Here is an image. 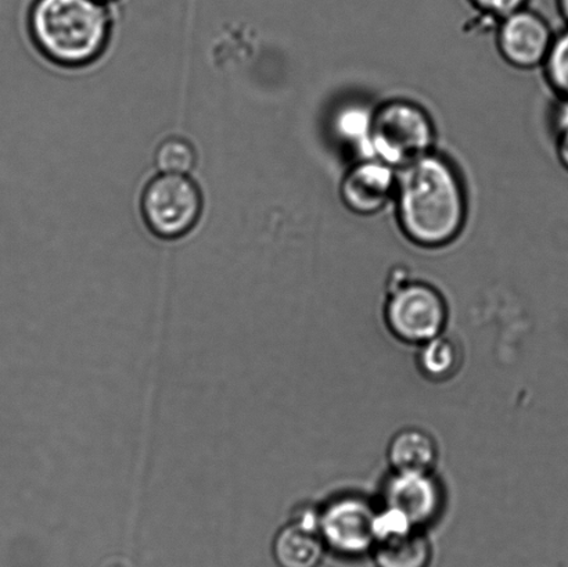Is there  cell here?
<instances>
[{"label":"cell","instance_id":"6da1fadb","mask_svg":"<svg viewBox=\"0 0 568 567\" xmlns=\"http://www.w3.org/2000/svg\"><path fill=\"white\" fill-rule=\"evenodd\" d=\"M395 207L400 230L426 249L448 246L464 231L467 196L458 170L436 152L398 170Z\"/></svg>","mask_w":568,"mask_h":567},{"label":"cell","instance_id":"7a4b0ae2","mask_svg":"<svg viewBox=\"0 0 568 567\" xmlns=\"http://www.w3.org/2000/svg\"><path fill=\"white\" fill-rule=\"evenodd\" d=\"M113 17L98 0H32L28 31L39 52L53 64L81 69L108 49Z\"/></svg>","mask_w":568,"mask_h":567},{"label":"cell","instance_id":"3957f363","mask_svg":"<svg viewBox=\"0 0 568 567\" xmlns=\"http://www.w3.org/2000/svg\"><path fill=\"white\" fill-rule=\"evenodd\" d=\"M436 126L420 104L393 99L372 111L367 155L400 170L434 152Z\"/></svg>","mask_w":568,"mask_h":567},{"label":"cell","instance_id":"277c9868","mask_svg":"<svg viewBox=\"0 0 568 567\" xmlns=\"http://www.w3.org/2000/svg\"><path fill=\"white\" fill-rule=\"evenodd\" d=\"M141 210L148 230L163 241L191 233L203 213V194L191 176L160 174L144 188Z\"/></svg>","mask_w":568,"mask_h":567},{"label":"cell","instance_id":"5b68a950","mask_svg":"<svg viewBox=\"0 0 568 567\" xmlns=\"http://www.w3.org/2000/svg\"><path fill=\"white\" fill-rule=\"evenodd\" d=\"M447 304L436 287L399 276L392 282L386 320L393 335L406 343L423 344L442 335Z\"/></svg>","mask_w":568,"mask_h":567},{"label":"cell","instance_id":"8992f818","mask_svg":"<svg viewBox=\"0 0 568 567\" xmlns=\"http://www.w3.org/2000/svg\"><path fill=\"white\" fill-rule=\"evenodd\" d=\"M376 520L377 514L365 499H337L320 514V535L338 558L359 559L376 546Z\"/></svg>","mask_w":568,"mask_h":567},{"label":"cell","instance_id":"52a82bcc","mask_svg":"<svg viewBox=\"0 0 568 567\" xmlns=\"http://www.w3.org/2000/svg\"><path fill=\"white\" fill-rule=\"evenodd\" d=\"M554 39L548 21L530 9L515 11L499 20L498 50L506 63L515 69L541 67Z\"/></svg>","mask_w":568,"mask_h":567},{"label":"cell","instance_id":"ba28073f","mask_svg":"<svg viewBox=\"0 0 568 567\" xmlns=\"http://www.w3.org/2000/svg\"><path fill=\"white\" fill-rule=\"evenodd\" d=\"M398 170L377 159H359L345 172L339 196L354 214L381 213L395 198Z\"/></svg>","mask_w":568,"mask_h":567},{"label":"cell","instance_id":"9c48e42d","mask_svg":"<svg viewBox=\"0 0 568 567\" xmlns=\"http://www.w3.org/2000/svg\"><path fill=\"white\" fill-rule=\"evenodd\" d=\"M384 498L387 509L417 530L432 524L443 507L442 488L430 472H397L388 482Z\"/></svg>","mask_w":568,"mask_h":567},{"label":"cell","instance_id":"30bf717a","mask_svg":"<svg viewBox=\"0 0 568 567\" xmlns=\"http://www.w3.org/2000/svg\"><path fill=\"white\" fill-rule=\"evenodd\" d=\"M325 551L320 527L298 520L283 527L272 546L280 567H320Z\"/></svg>","mask_w":568,"mask_h":567},{"label":"cell","instance_id":"8fae6325","mask_svg":"<svg viewBox=\"0 0 568 567\" xmlns=\"http://www.w3.org/2000/svg\"><path fill=\"white\" fill-rule=\"evenodd\" d=\"M372 555L376 567H430L433 560L430 543L415 529L378 538Z\"/></svg>","mask_w":568,"mask_h":567},{"label":"cell","instance_id":"7c38bea8","mask_svg":"<svg viewBox=\"0 0 568 567\" xmlns=\"http://www.w3.org/2000/svg\"><path fill=\"white\" fill-rule=\"evenodd\" d=\"M388 460L395 472H430L437 460V446L427 432L408 427L389 442Z\"/></svg>","mask_w":568,"mask_h":567},{"label":"cell","instance_id":"4fadbf2b","mask_svg":"<svg viewBox=\"0 0 568 567\" xmlns=\"http://www.w3.org/2000/svg\"><path fill=\"white\" fill-rule=\"evenodd\" d=\"M417 361L428 379L447 381L458 372L462 354L455 342L439 335L422 344Z\"/></svg>","mask_w":568,"mask_h":567},{"label":"cell","instance_id":"5bb4252c","mask_svg":"<svg viewBox=\"0 0 568 567\" xmlns=\"http://www.w3.org/2000/svg\"><path fill=\"white\" fill-rule=\"evenodd\" d=\"M154 161L161 174L186 175L196 165L197 155L193 144L185 138L171 136L155 149Z\"/></svg>","mask_w":568,"mask_h":567},{"label":"cell","instance_id":"9a60e30c","mask_svg":"<svg viewBox=\"0 0 568 567\" xmlns=\"http://www.w3.org/2000/svg\"><path fill=\"white\" fill-rule=\"evenodd\" d=\"M371 120L372 111L354 105L342 111L336 122L338 135L351 146L358 149L359 159H369L367 139H369Z\"/></svg>","mask_w":568,"mask_h":567},{"label":"cell","instance_id":"2e32d148","mask_svg":"<svg viewBox=\"0 0 568 567\" xmlns=\"http://www.w3.org/2000/svg\"><path fill=\"white\" fill-rule=\"evenodd\" d=\"M542 65L549 85L561 100H568V30L555 37Z\"/></svg>","mask_w":568,"mask_h":567},{"label":"cell","instance_id":"e0dca14e","mask_svg":"<svg viewBox=\"0 0 568 567\" xmlns=\"http://www.w3.org/2000/svg\"><path fill=\"white\" fill-rule=\"evenodd\" d=\"M477 11L493 20H503L504 17L527 8L528 0H469Z\"/></svg>","mask_w":568,"mask_h":567},{"label":"cell","instance_id":"ac0fdd59","mask_svg":"<svg viewBox=\"0 0 568 567\" xmlns=\"http://www.w3.org/2000/svg\"><path fill=\"white\" fill-rule=\"evenodd\" d=\"M555 146L561 165L568 171V100H564L556 111Z\"/></svg>","mask_w":568,"mask_h":567},{"label":"cell","instance_id":"d6986e66","mask_svg":"<svg viewBox=\"0 0 568 567\" xmlns=\"http://www.w3.org/2000/svg\"><path fill=\"white\" fill-rule=\"evenodd\" d=\"M558 6L561 16H564L565 20L568 22V0H558Z\"/></svg>","mask_w":568,"mask_h":567},{"label":"cell","instance_id":"ffe728a7","mask_svg":"<svg viewBox=\"0 0 568 567\" xmlns=\"http://www.w3.org/2000/svg\"><path fill=\"white\" fill-rule=\"evenodd\" d=\"M100 3L110 4L116 2V0H98Z\"/></svg>","mask_w":568,"mask_h":567}]
</instances>
